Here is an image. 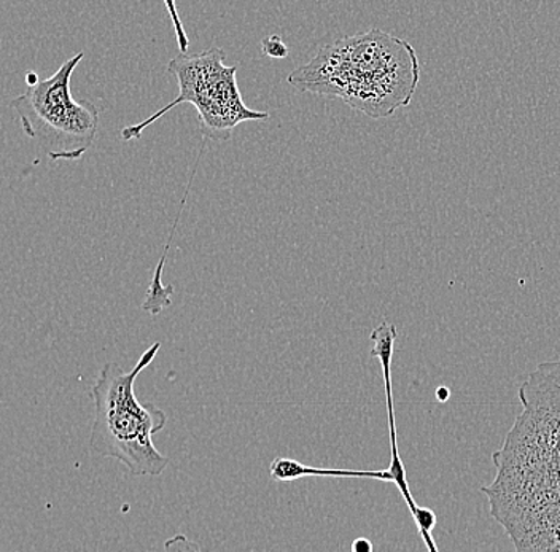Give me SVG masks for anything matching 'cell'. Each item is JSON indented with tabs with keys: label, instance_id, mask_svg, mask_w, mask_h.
Listing matches in <instances>:
<instances>
[{
	"label": "cell",
	"instance_id": "5b68a950",
	"mask_svg": "<svg viewBox=\"0 0 560 552\" xmlns=\"http://www.w3.org/2000/svg\"><path fill=\"white\" fill-rule=\"evenodd\" d=\"M83 51L66 59L48 79L27 86L10 103L27 138L40 143L52 161H79L96 141L100 110L90 101H75L70 80Z\"/></svg>",
	"mask_w": 560,
	"mask_h": 552
},
{
	"label": "cell",
	"instance_id": "9c48e42d",
	"mask_svg": "<svg viewBox=\"0 0 560 552\" xmlns=\"http://www.w3.org/2000/svg\"><path fill=\"white\" fill-rule=\"evenodd\" d=\"M164 5H166L167 12H170L171 21H173L178 50H180L182 54H187L188 47H190V38L187 36V31L184 30V24H182L180 15H178L175 0H164Z\"/></svg>",
	"mask_w": 560,
	"mask_h": 552
},
{
	"label": "cell",
	"instance_id": "7c38bea8",
	"mask_svg": "<svg viewBox=\"0 0 560 552\" xmlns=\"http://www.w3.org/2000/svg\"><path fill=\"white\" fill-rule=\"evenodd\" d=\"M436 398L438 401H441V403H446V401L451 398V390L444 386L438 387Z\"/></svg>",
	"mask_w": 560,
	"mask_h": 552
},
{
	"label": "cell",
	"instance_id": "6da1fadb",
	"mask_svg": "<svg viewBox=\"0 0 560 552\" xmlns=\"http://www.w3.org/2000/svg\"><path fill=\"white\" fill-rule=\"evenodd\" d=\"M520 400L482 494L517 551H560V360L540 363Z\"/></svg>",
	"mask_w": 560,
	"mask_h": 552
},
{
	"label": "cell",
	"instance_id": "8fae6325",
	"mask_svg": "<svg viewBox=\"0 0 560 552\" xmlns=\"http://www.w3.org/2000/svg\"><path fill=\"white\" fill-rule=\"evenodd\" d=\"M352 550L355 552H371L373 551V544L366 538H359V540L353 541Z\"/></svg>",
	"mask_w": 560,
	"mask_h": 552
},
{
	"label": "cell",
	"instance_id": "277c9868",
	"mask_svg": "<svg viewBox=\"0 0 560 552\" xmlns=\"http://www.w3.org/2000/svg\"><path fill=\"white\" fill-rule=\"evenodd\" d=\"M223 61L225 51L217 47L171 59L167 72L177 80L178 96L142 124L122 128L121 138L125 141L140 139L150 125L180 104H191L196 108L202 136L213 142L228 141L234 129L247 121L269 120L266 111L245 106L237 86V66H225Z\"/></svg>",
	"mask_w": 560,
	"mask_h": 552
},
{
	"label": "cell",
	"instance_id": "30bf717a",
	"mask_svg": "<svg viewBox=\"0 0 560 552\" xmlns=\"http://www.w3.org/2000/svg\"><path fill=\"white\" fill-rule=\"evenodd\" d=\"M262 54L272 59H285L289 56V48L283 44L282 37L269 36L262 40L261 44Z\"/></svg>",
	"mask_w": 560,
	"mask_h": 552
},
{
	"label": "cell",
	"instance_id": "52a82bcc",
	"mask_svg": "<svg viewBox=\"0 0 560 552\" xmlns=\"http://www.w3.org/2000/svg\"><path fill=\"white\" fill-rule=\"evenodd\" d=\"M269 473L275 481L292 482L307 477L320 478H366V480H377L384 482H392L390 474L387 470L383 471H363V470H335V468H315L310 465L298 462L293 459H278L272 460Z\"/></svg>",
	"mask_w": 560,
	"mask_h": 552
},
{
	"label": "cell",
	"instance_id": "7a4b0ae2",
	"mask_svg": "<svg viewBox=\"0 0 560 552\" xmlns=\"http://www.w3.org/2000/svg\"><path fill=\"white\" fill-rule=\"evenodd\" d=\"M287 80L301 93L341 99L353 110L381 120L411 104L420 64L411 44L370 30L322 48Z\"/></svg>",
	"mask_w": 560,
	"mask_h": 552
},
{
	"label": "cell",
	"instance_id": "4fadbf2b",
	"mask_svg": "<svg viewBox=\"0 0 560 552\" xmlns=\"http://www.w3.org/2000/svg\"><path fill=\"white\" fill-rule=\"evenodd\" d=\"M38 80H40V79H38L37 73H34V72L26 73L27 86L35 85V83H37Z\"/></svg>",
	"mask_w": 560,
	"mask_h": 552
},
{
	"label": "cell",
	"instance_id": "8992f818",
	"mask_svg": "<svg viewBox=\"0 0 560 552\" xmlns=\"http://www.w3.org/2000/svg\"><path fill=\"white\" fill-rule=\"evenodd\" d=\"M397 327L388 321H383L380 327L371 331V341H373V349H371V356L380 360L384 373V389L385 398H387V414H388V430H390V446L392 457L390 467L387 468L390 480L397 485L400 491L401 497L405 498L409 512H411L412 519L418 526V532L422 538L429 551L436 552L438 547L433 541L432 532L436 527V515L432 509L423 508L416 503L409 488L408 477H406L405 465L398 450V436L397 424H395V410H394V392H392V356H394L395 341H397Z\"/></svg>",
	"mask_w": 560,
	"mask_h": 552
},
{
	"label": "cell",
	"instance_id": "3957f363",
	"mask_svg": "<svg viewBox=\"0 0 560 552\" xmlns=\"http://www.w3.org/2000/svg\"><path fill=\"white\" fill-rule=\"evenodd\" d=\"M160 349L161 342L147 349L131 372H125L117 363H105L91 390V454L117 459L135 477H160L170 465V459L153 445V435L166 427L167 415L155 404H140L135 392L136 379L152 365Z\"/></svg>",
	"mask_w": 560,
	"mask_h": 552
},
{
	"label": "cell",
	"instance_id": "ba28073f",
	"mask_svg": "<svg viewBox=\"0 0 560 552\" xmlns=\"http://www.w3.org/2000/svg\"><path fill=\"white\" fill-rule=\"evenodd\" d=\"M174 232L167 240L166 249H164L163 257H161L160 265H158L155 275H153L152 285H150L149 292H147L145 302H143V310L156 316L164 307L170 306L171 295L174 293L173 286H164L161 282V274H163V267L166 263L167 251H170L171 240H173Z\"/></svg>",
	"mask_w": 560,
	"mask_h": 552
}]
</instances>
